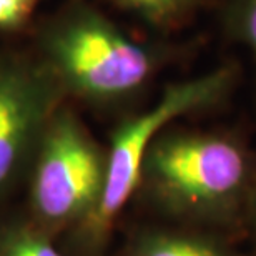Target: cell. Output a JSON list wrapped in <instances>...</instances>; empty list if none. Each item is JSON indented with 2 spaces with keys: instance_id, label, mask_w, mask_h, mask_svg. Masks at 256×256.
Returning a JSON list of instances; mask_svg holds the SVG:
<instances>
[{
  "instance_id": "obj_1",
  "label": "cell",
  "mask_w": 256,
  "mask_h": 256,
  "mask_svg": "<svg viewBox=\"0 0 256 256\" xmlns=\"http://www.w3.org/2000/svg\"><path fill=\"white\" fill-rule=\"evenodd\" d=\"M38 57L65 96L100 105L132 95L155 68L150 50L84 2L70 4L44 25Z\"/></svg>"
},
{
  "instance_id": "obj_2",
  "label": "cell",
  "mask_w": 256,
  "mask_h": 256,
  "mask_svg": "<svg viewBox=\"0 0 256 256\" xmlns=\"http://www.w3.org/2000/svg\"><path fill=\"white\" fill-rule=\"evenodd\" d=\"M106 152L65 104L40 138L30 165V212L44 232L80 224L104 192Z\"/></svg>"
},
{
  "instance_id": "obj_3",
  "label": "cell",
  "mask_w": 256,
  "mask_h": 256,
  "mask_svg": "<svg viewBox=\"0 0 256 256\" xmlns=\"http://www.w3.org/2000/svg\"><path fill=\"white\" fill-rule=\"evenodd\" d=\"M243 153L232 142L204 135L156 136L143 158L140 183L158 200L188 213H218L236 202L246 183Z\"/></svg>"
},
{
  "instance_id": "obj_4",
  "label": "cell",
  "mask_w": 256,
  "mask_h": 256,
  "mask_svg": "<svg viewBox=\"0 0 256 256\" xmlns=\"http://www.w3.org/2000/svg\"><path fill=\"white\" fill-rule=\"evenodd\" d=\"M230 84V72L218 70L166 86L150 110L122 124L106 152L104 192L92 214L80 224L88 246H98L140 185L142 165L150 143L172 120L218 100Z\"/></svg>"
},
{
  "instance_id": "obj_5",
  "label": "cell",
  "mask_w": 256,
  "mask_h": 256,
  "mask_svg": "<svg viewBox=\"0 0 256 256\" xmlns=\"http://www.w3.org/2000/svg\"><path fill=\"white\" fill-rule=\"evenodd\" d=\"M64 100L62 86L38 55H0V198L30 170Z\"/></svg>"
},
{
  "instance_id": "obj_6",
  "label": "cell",
  "mask_w": 256,
  "mask_h": 256,
  "mask_svg": "<svg viewBox=\"0 0 256 256\" xmlns=\"http://www.w3.org/2000/svg\"><path fill=\"white\" fill-rule=\"evenodd\" d=\"M133 256H226L216 244L176 233H155L143 238Z\"/></svg>"
},
{
  "instance_id": "obj_7",
  "label": "cell",
  "mask_w": 256,
  "mask_h": 256,
  "mask_svg": "<svg viewBox=\"0 0 256 256\" xmlns=\"http://www.w3.org/2000/svg\"><path fill=\"white\" fill-rule=\"evenodd\" d=\"M0 256H65L35 224L10 226L0 234Z\"/></svg>"
},
{
  "instance_id": "obj_8",
  "label": "cell",
  "mask_w": 256,
  "mask_h": 256,
  "mask_svg": "<svg viewBox=\"0 0 256 256\" xmlns=\"http://www.w3.org/2000/svg\"><path fill=\"white\" fill-rule=\"evenodd\" d=\"M40 0H0V32H15L32 18Z\"/></svg>"
},
{
  "instance_id": "obj_9",
  "label": "cell",
  "mask_w": 256,
  "mask_h": 256,
  "mask_svg": "<svg viewBox=\"0 0 256 256\" xmlns=\"http://www.w3.org/2000/svg\"><path fill=\"white\" fill-rule=\"evenodd\" d=\"M116 2L142 14L143 17L155 22H163L185 8L190 0H116Z\"/></svg>"
},
{
  "instance_id": "obj_10",
  "label": "cell",
  "mask_w": 256,
  "mask_h": 256,
  "mask_svg": "<svg viewBox=\"0 0 256 256\" xmlns=\"http://www.w3.org/2000/svg\"><path fill=\"white\" fill-rule=\"evenodd\" d=\"M243 30L256 54V0H250L243 14Z\"/></svg>"
}]
</instances>
